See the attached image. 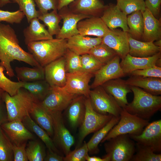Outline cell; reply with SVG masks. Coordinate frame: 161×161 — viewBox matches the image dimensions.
I'll return each instance as SVG.
<instances>
[{
	"label": "cell",
	"mask_w": 161,
	"mask_h": 161,
	"mask_svg": "<svg viewBox=\"0 0 161 161\" xmlns=\"http://www.w3.org/2000/svg\"><path fill=\"white\" fill-rule=\"evenodd\" d=\"M94 76L93 74L81 71L66 73V83L62 88L70 94L89 97L91 88L89 83Z\"/></svg>",
	"instance_id": "cell-12"
},
{
	"label": "cell",
	"mask_w": 161,
	"mask_h": 161,
	"mask_svg": "<svg viewBox=\"0 0 161 161\" xmlns=\"http://www.w3.org/2000/svg\"><path fill=\"white\" fill-rule=\"evenodd\" d=\"M38 17L32 19L29 25L23 30L24 41L26 45L32 42L38 41L53 38L45 26L41 23Z\"/></svg>",
	"instance_id": "cell-26"
},
{
	"label": "cell",
	"mask_w": 161,
	"mask_h": 161,
	"mask_svg": "<svg viewBox=\"0 0 161 161\" xmlns=\"http://www.w3.org/2000/svg\"><path fill=\"white\" fill-rule=\"evenodd\" d=\"M131 75L161 78V67L154 66L145 69L132 72Z\"/></svg>",
	"instance_id": "cell-47"
},
{
	"label": "cell",
	"mask_w": 161,
	"mask_h": 161,
	"mask_svg": "<svg viewBox=\"0 0 161 161\" xmlns=\"http://www.w3.org/2000/svg\"><path fill=\"white\" fill-rule=\"evenodd\" d=\"M12 3H16L18 5L19 10L26 17L29 23L33 18L38 17V11L36 8L34 0H10Z\"/></svg>",
	"instance_id": "cell-41"
},
{
	"label": "cell",
	"mask_w": 161,
	"mask_h": 161,
	"mask_svg": "<svg viewBox=\"0 0 161 161\" xmlns=\"http://www.w3.org/2000/svg\"><path fill=\"white\" fill-rule=\"evenodd\" d=\"M161 58V52L148 57L132 56L129 54L120 62V66L125 76L130 75L136 70L143 69L155 66L156 61Z\"/></svg>",
	"instance_id": "cell-19"
},
{
	"label": "cell",
	"mask_w": 161,
	"mask_h": 161,
	"mask_svg": "<svg viewBox=\"0 0 161 161\" xmlns=\"http://www.w3.org/2000/svg\"><path fill=\"white\" fill-rule=\"evenodd\" d=\"M27 143L18 145L13 144V161H28L26 150Z\"/></svg>",
	"instance_id": "cell-49"
},
{
	"label": "cell",
	"mask_w": 161,
	"mask_h": 161,
	"mask_svg": "<svg viewBox=\"0 0 161 161\" xmlns=\"http://www.w3.org/2000/svg\"><path fill=\"white\" fill-rule=\"evenodd\" d=\"M88 54L104 64L109 62L117 55L112 49L102 42L92 48Z\"/></svg>",
	"instance_id": "cell-36"
},
{
	"label": "cell",
	"mask_w": 161,
	"mask_h": 161,
	"mask_svg": "<svg viewBox=\"0 0 161 161\" xmlns=\"http://www.w3.org/2000/svg\"><path fill=\"white\" fill-rule=\"evenodd\" d=\"M12 3L10 0H0V7H3L7 4Z\"/></svg>",
	"instance_id": "cell-55"
},
{
	"label": "cell",
	"mask_w": 161,
	"mask_h": 161,
	"mask_svg": "<svg viewBox=\"0 0 161 161\" xmlns=\"http://www.w3.org/2000/svg\"><path fill=\"white\" fill-rule=\"evenodd\" d=\"M131 161H161V154L154 152L149 148L136 143L135 151Z\"/></svg>",
	"instance_id": "cell-37"
},
{
	"label": "cell",
	"mask_w": 161,
	"mask_h": 161,
	"mask_svg": "<svg viewBox=\"0 0 161 161\" xmlns=\"http://www.w3.org/2000/svg\"><path fill=\"white\" fill-rule=\"evenodd\" d=\"M45 80L50 86H64L66 72L64 56L49 63L44 67Z\"/></svg>",
	"instance_id": "cell-17"
},
{
	"label": "cell",
	"mask_w": 161,
	"mask_h": 161,
	"mask_svg": "<svg viewBox=\"0 0 161 161\" xmlns=\"http://www.w3.org/2000/svg\"><path fill=\"white\" fill-rule=\"evenodd\" d=\"M100 18L110 30L119 27L124 32H128L127 15L122 12L116 4H109L106 5Z\"/></svg>",
	"instance_id": "cell-18"
},
{
	"label": "cell",
	"mask_w": 161,
	"mask_h": 161,
	"mask_svg": "<svg viewBox=\"0 0 161 161\" xmlns=\"http://www.w3.org/2000/svg\"><path fill=\"white\" fill-rule=\"evenodd\" d=\"M64 57L66 73H72L80 71L81 55L67 48Z\"/></svg>",
	"instance_id": "cell-42"
},
{
	"label": "cell",
	"mask_w": 161,
	"mask_h": 161,
	"mask_svg": "<svg viewBox=\"0 0 161 161\" xmlns=\"http://www.w3.org/2000/svg\"><path fill=\"white\" fill-rule=\"evenodd\" d=\"M81 71L94 74L104 65L89 54L81 55Z\"/></svg>",
	"instance_id": "cell-44"
},
{
	"label": "cell",
	"mask_w": 161,
	"mask_h": 161,
	"mask_svg": "<svg viewBox=\"0 0 161 161\" xmlns=\"http://www.w3.org/2000/svg\"><path fill=\"white\" fill-rule=\"evenodd\" d=\"M86 160L87 161H108L106 158L103 157L101 158L95 156L91 157L88 154L86 157Z\"/></svg>",
	"instance_id": "cell-54"
},
{
	"label": "cell",
	"mask_w": 161,
	"mask_h": 161,
	"mask_svg": "<svg viewBox=\"0 0 161 161\" xmlns=\"http://www.w3.org/2000/svg\"><path fill=\"white\" fill-rule=\"evenodd\" d=\"M68 6L76 14L100 17L106 5L101 0H75Z\"/></svg>",
	"instance_id": "cell-20"
},
{
	"label": "cell",
	"mask_w": 161,
	"mask_h": 161,
	"mask_svg": "<svg viewBox=\"0 0 161 161\" xmlns=\"http://www.w3.org/2000/svg\"><path fill=\"white\" fill-rule=\"evenodd\" d=\"M13 143L0 126V161H13Z\"/></svg>",
	"instance_id": "cell-39"
},
{
	"label": "cell",
	"mask_w": 161,
	"mask_h": 161,
	"mask_svg": "<svg viewBox=\"0 0 161 161\" xmlns=\"http://www.w3.org/2000/svg\"><path fill=\"white\" fill-rule=\"evenodd\" d=\"M6 107L8 121L20 120L30 114L34 103L37 101L23 88L11 96L5 92L3 97Z\"/></svg>",
	"instance_id": "cell-4"
},
{
	"label": "cell",
	"mask_w": 161,
	"mask_h": 161,
	"mask_svg": "<svg viewBox=\"0 0 161 161\" xmlns=\"http://www.w3.org/2000/svg\"><path fill=\"white\" fill-rule=\"evenodd\" d=\"M22 121L30 131L35 134L45 144L47 149L58 153V150L53 140L47 133L35 122L30 114L24 117Z\"/></svg>",
	"instance_id": "cell-30"
},
{
	"label": "cell",
	"mask_w": 161,
	"mask_h": 161,
	"mask_svg": "<svg viewBox=\"0 0 161 161\" xmlns=\"http://www.w3.org/2000/svg\"><path fill=\"white\" fill-rule=\"evenodd\" d=\"M104 143L106 154L103 157L108 161H129L135 151L136 143L129 134L113 137Z\"/></svg>",
	"instance_id": "cell-5"
},
{
	"label": "cell",
	"mask_w": 161,
	"mask_h": 161,
	"mask_svg": "<svg viewBox=\"0 0 161 161\" xmlns=\"http://www.w3.org/2000/svg\"><path fill=\"white\" fill-rule=\"evenodd\" d=\"M58 11L63 20V25L55 38L68 39L79 34L77 28L78 22L91 16L74 13L69 9L68 6H65Z\"/></svg>",
	"instance_id": "cell-13"
},
{
	"label": "cell",
	"mask_w": 161,
	"mask_h": 161,
	"mask_svg": "<svg viewBox=\"0 0 161 161\" xmlns=\"http://www.w3.org/2000/svg\"><path fill=\"white\" fill-rule=\"evenodd\" d=\"M129 135L136 143L149 148L155 153H160L161 119L149 123L139 135Z\"/></svg>",
	"instance_id": "cell-9"
},
{
	"label": "cell",
	"mask_w": 161,
	"mask_h": 161,
	"mask_svg": "<svg viewBox=\"0 0 161 161\" xmlns=\"http://www.w3.org/2000/svg\"><path fill=\"white\" fill-rule=\"evenodd\" d=\"M116 5L126 15L137 11H144L146 7L144 0H116Z\"/></svg>",
	"instance_id": "cell-40"
},
{
	"label": "cell",
	"mask_w": 161,
	"mask_h": 161,
	"mask_svg": "<svg viewBox=\"0 0 161 161\" xmlns=\"http://www.w3.org/2000/svg\"><path fill=\"white\" fill-rule=\"evenodd\" d=\"M5 91L0 87V102L3 100V97Z\"/></svg>",
	"instance_id": "cell-56"
},
{
	"label": "cell",
	"mask_w": 161,
	"mask_h": 161,
	"mask_svg": "<svg viewBox=\"0 0 161 161\" xmlns=\"http://www.w3.org/2000/svg\"><path fill=\"white\" fill-rule=\"evenodd\" d=\"M102 38H92L78 34L67 39L66 45L68 49L81 55L88 54L92 48L102 42Z\"/></svg>",
	"instance_id": "cell-23"
},
{
	"label": "cell",
	"mask_w": 161,
	"mask_h": 161,
	"mask_svg": "<svg viewBox=\"0 0 161 161\" xmlns=\"http://www.w3.org/2000/svg\"><path fill=\"white\" fill-rule=\"evenodd\" d=\"M64 157L52 150L48 149L44 159V161H63Z\"/></svg>",
	"instance_id": "cell-51"
},
{
	"label": "cell",
	"mask_w": 161,
	"mask_h": 161,
	"mask_svg": "<svg viewBox=\"0 0 161 161\" xmlns=\"http://www.w3.org/2000/svg\"><path fill=\"white\" fill-rule=\"evenodd\" d=\"M77 96L67 92L62 87L50 86L47 95L40 103L48 112H62Z\"/></svg>",
	"instance_id": "cell-11"
},
{
	"label": "cell",
	"mask_w": 161,
	"mask_h": 161,
	"mask_svg": "<svg viewBox=\"0 0 161 161\" xmlns=\"http://www.w3.org/2000/svg\"><path fill=\"white\" fill-rule=\"evenodd\" d=\"M5 70V68L0 65V87L11 96H13L22 87L23 82L10 80L4 75V72Z\"/></svg>",
	"instance_id": "cell-43"
},
{
	"label": "cell",
	"mask_w": 161,
	"mask_h": 161,
	"mask_svg": "<svg viewBox=\"0 0 161 161\" xmlns=\"http://www.w3.org/2000/svg\"><path fill=\"white\" fill-rule=\"evenodd\" d=\"M22 88L30 93L38 101L41 102L47 95L50 86L45 80L23 82Z\"/></svg>",
	"instance_id": "cell-35"
},
{
	"label": "cell",
	"mask_w": 161,
	"mask_h": 161,
	"mask_svg": "<svg viewBox=\"0 0 161 161\" xmlns=\"http://www.w3.org/2000/svg\"><path fill=\"white\" fill-rule=\"evenodd\" d=\"M120 116H113L110 120L101 128L95 132L89 142L86 143L89 152L96 154L99 152V144L107 135L110 131L118 122Z\"/></svg>",
	"instance_id": "cell-31"
},
{
	"label": "cell",
	"mask_w": 161,
	"mask_h": 161,
	"mask_svg": "<svg viewBox=\"0 0 161 161\" xmlns=\"http://www.w3.org/2000/svg\"><path fill=\"white\" fill-rule=\"evenodd\" d=\"M134 95L132 101L124 109L139 117L149 120L161 108V96L152 95L142 89L130 86Z\"/></svg>",
	"instance_id": "cell-3"
},
{
	"label": "cell",
	"mask_w": 161,
	"mask_h": 161,
	"mask_svg": "<svg viewBox=\"0 0 161 161\" xmlns=\"http://www.w3.org/2000/svg\"><path fill=\"white\" fill-rule=\"evenodd\" d=\"M83 145L78 148L70 151L64 157V161H85L88 155L89 149L86 143L84 141Z\"/></svg>",
	"instance_id": "cell-46"
},
{
	"label": "cell",
	"mask_w": 161,
	"mask_h": 161,
	"mask_svg": "<svg viewBox=\"0 0 161 161\" xmlns=\"http://www.w3.org/2000/svg\"><path fill=\"white\" fill-rule=\"evenodd\" d=\"M85 115L80 126L75 148L81 146L84 139L87 135L101 128L114 116L109 114H102L96 112L92 106L89 97L85 98Z\"/></svg>",
	"instance_id": "cell-7"
},
{
	"label": "cell",
	"mask_w": 161,
	"mask_h": 161,
	"mask_svg": "<svg viewBox=\"0 0 161 161\" xmlns=\"http://www.w3.org/2000/svg\"><path fill=\"white\" fill-rule=\"evenodd\" d=\"M67 39L54 38L32 42L27 45L30 53L42 67L64 55L67 49Z\"/></svg>",
	"instance_id": "cell-2"
},
{
	"label": "cell",
	"mask_w": 161,
	"mask_h": 161,
	"mask_svg": "<svg viewBox=\"0 0 161 161\" xmlns=\"http://www.w3.org/2000/svg\"><path fill=\"white\" fill-rule=\"evenodd\" d=\"M25 16L19 10L14 11L0 10V22L5 21L12 24H20Z\"/></svg>",
	"instance_id": "cell-45"
},
{
	"label": "cell",
	"mask_w": 161,
	"mask_h": 161,
	"mask_svg": "<svg viewBox=\"0 0 161 161\" xmlns=\"http://www.w3.org/2000/svg\"><path fill=\"white\" fill-rule=\"evenodd\" d=\"M15 60L33 67L41 66L31 54L20 46L14 30L9 24L0 22V65L5 68L10 77L15 75L11 65V62Z\"/></svg>",
	"instance_id": "cell-1"
},
{
	"label": "cell",
	"mask_w": 161,
	"mask_h": 161,
	"mask_svg": "<svg viewBox=\"0 0 161 161\" xmlns=\"http://www.w3.org/2000/svg\"><path fill=\"white\" fill-rule=\"evenodd\" d=\"M77 28L80 35L102 38L109 30L100 17L92 16L80 21Z\"/></svg>",
	"instance_id": "cell-21"
},
{
	"label": "cell",
	"mask_w": 161,
	"mask_h": 161,
	"mask_svg": "<svg viewBox=\"0 0 161 161\" xmlns=\"http://www.w3.org/2000/svg\"><path fill=\"white\" fill-rule=\"evenodd\" d=\"M120 59L117 55L95 73L94 81L90 86L91 89L101 86L110 80L125 76L120 66Z\"/></svg>",
	"instance_id": "cell-14"
},
{
	"label": "cell",
	"mask_w": 161,
	"mask_h": 161,
	"mask_svg": "<svg viewBox=\"0 0 161 161\" xmlns=\"http://www.w3.org/2000/svg\"><path fill=\"white\" fill-rule=\"evenodd\" d=\"M128 32L118 29H109L102 38V43L112 49L123 59L129 50Z\"/></svg>",
	"instance_id": "cell-15"
},
{
	"label": "cell",
	"mask_w": 161,
	"mask_h": 161,
	"mask_svg": "<svg viewBox=\"0 0 161 161\" xmlns=\"http://www.w3.org/2000/svg\"><path fill=\"white\" fill-rule=\"evenodd\" d=\"M104 90L112 95L122 108L128 103L127 95L132 92L130 86L120 78L109 80L101 85Z\"/></svg>",
	"instance_id": "cell-22"
},
{
	"label": "cell",
	"mask_w": 161,
	"mask_h": 161,
	"mask_svg": "<svg viewBox=\"0 0 161 161\" xmlns=\"http://www.w3.org/2000/svg\"><path fill=\"white\" fill-rule=\"evenodd\" d=\"M1 127L13 144L19 145L34 139V135L21 121H7Z\"/></svg>",
	"instance_id": "cell-16"
},
{
	"label": "cell",
	"mask_w": 161,
	"mask_h": 161,
	"mask_svg": "<svg viewBox=\"0 0 161 161\" xmlns=\"http://www.w3.org/2000/svg\"><path fill=\"white\" fill-rule=\"evenodd\" d=\"M34 1L40 13H46L51 10H57V0H34Z\"/></svg>",
	"instance_id": "cell-48"
},
{
	"label": "cell",
	"mask_w": 161,
	"mask_h": 161,
	"mask_svg": "<svg viewBox=\"0 0 161 161\" xmlns=\"http://www.w3.org/2000/svg\"><path fill=\"white\" fill-rule=\"evenodd\" d=\"M8 121L5 104L2 100L0 102V126L3 123Z\"/></svg>",
	"instance_id": "cell-52"
},
{
	"label": "cell",
	"mask_w": 161,
	"mask_h": 161,
	"mask_svg": "<svg viewBox=\"0 0 161 161\" xmlns=\"http://www.w3.org/2000/svg\"><path fill=\"white\" fill-rule=\"evenodd\" d=\"M127 24L129 35L138 40L142 38L143 29V19L142 12L135 11L127 16Z\"/></svg>",
	"instance_id": "cell-33"
},
{
	"label": "cell",
	"mask_w": 161,
	"mask_h": 161,
	"mask_svg": "<svg viewBox=\"0 0 161 161\" xmlns=\"http://www.w3.org/2000/svg\"><path fill=\"white\" fill-rule=\"evenodd\" d=\"M58 11L62 7L68 6L70 3L75 0H57Z\"/></svg>",
	"instance_id": "cell-53"
},
{
	"label": "cell",
	"mask_w": 161,
	"mask_h": 161,
	"mask_svg": "<svg viewBox=\"0 0 161 161\" xmlns=\"http://www.w3.org/2000/svg\"><path fill=\"white\" fill-rule=\"evenodd\" d=\"M61 112H48L52 120L53 141L66 156L71 151L70 148L74 143L75 140L65 125Z\"/></svg>",
	"instance_id": "cell-10"
},
{
	"label": "cell",
	"mask_w": 161,
	"mask_h": 161,
	"mask_svg": "<svg viewBox=\"0 0 161 161\" xmlns=\"http://www.w3.org/2000/svg\"><path fill=\"white\" fill-rule=\"evenodd\" d=\"M125 81L128 85L140 88L152 95L161 94V78L131 75Z\"/></svg>",
	"instance_id": "cell-27"
},
{
	"label": "cell",
	"mask_w": 161,
	"mask_h": 161,
	"mask_svg": "<svg viewBox=\"0 0 161 161\" xmlns=\"http://www.w3.org/2000/svg\"><path fill=\"white\" fill-rule=\"evenodd\" d=\"M143 19V29L142 39L143 41H154L161 39L160 21L146 8L142 12Z\"/></svg>",
	"instance_id": "cell-24"
},
{
	"label": "cell",
	"mask_w": 161,
	"mask_h": 161,
	"mask_svg": "<svg viewBox=\"0 0 161 161\" xmlns=\"http://www.w3.org/2000/svg\"><path fill=\"white\" fill-rule=\"evenodd\" d=\"M155 65L157 66L161 67V58H158L156 61Z\"/></svg>",
	"instance_id": "cell-58"
},
{
	"label": "cell",
	"mask_w": 161,
	"mask_h": 161,
	"mask_svg": "<svg viewBox=\"0 0 161 161\" xmlns=\"http://www.w3.org/2000/svg\"><path fill=\"white\" fill-rule=\"evenodd\" d=\"M149 120L144 119L131 114L123 108L120 114L119 121L110 131L101 143H104L119 135H139L149 123Z\"/></svg>",
	"instance_id": "cell-6"
},
{
	"label": "cell",
	"mask_w": 161,
	"mask_h": 161,
	"mask_svg": "<svg viewBox=\"0 0 161 161\" xmlns=\"http://www.w3.org/2000/svg\"><path fill=\"white\" fill-rule=\"evenodd\" d=\"M129 54L137 57H148L161 52V47L156 46L152 42H145L136 40L129 34Z\"/></svg>",
	"instance_id": "cell-28"
},
{
	"label": "cell",
	"mask_w": 161,
	"mask_h": 161,
	"mask_svg": "<svg viewBox=\"0 0 161 161\" xmlns=\"http://www.w3.org/2000/svg\"><path fill=\"white\" fill-rule=\"evenodd\" d=\"M83 95L75 97L69 104L66 110V116L70 127L75 129L80 126L86 111L85 99Z\"/></svg>",
	"instance_id": "cell-25"
},
{
	"label": "cell",
	"mask_w": 161,
	"mask_h": 161,
	"mask_svg": "<svg viewBox=\"0 0 161 161\" xmlns=\"http://www.w3.org/2000/svg\"><path fill=\"white\" fill-rule=\"evenodd\" d=\"M89 98L92 108L97 112L102 114L120 116L123 108L101 85L90 90Z\"/></svg>",
	"instance_id": "cell-8"
},
{
	"label": "cell",
	"mask_w": 161,
	"mask_h": 161,
	"mask_svg": "<svg viewBox=\"0 0 161 161\" xmlns=\"http://www.w3.org/2000/svg\"><path fill=\"white\" fill-rule=\"evenodd\" d=\"M144 1L146 8L157 19L160 14L161 0H145Z\"/></svg>",
	"instance_id": "cell-50"
},
{
	"label": "cell",
	"mask_w": 161,
	"mask_h": 161,
	"mask_svg": "<svg viewBox=\"0 0 161 161\" xmlns=\"http://www.w3.org/2000/svg\"><path fill=\"white\" fill-rule=\"evenodd\" d=\"M58 11L55 10L50 12L41 13L38 12V18L43 22L47 27L48 31L52 36L57 35L61 28L59 23L62 18Z\"/></svg>",
	"instance_id": "cell-34"
},
{
	"label": "cell",
	"mask_w": 161,
	"mask_h": 161,
	"mask_svg": "<svg viewBox=\"0 0 161 161\" xmlns=\"http://www.w3.org/2000/svg\"><path fill=\"white\" fill-rule=\"evenodd\" d=\"M35 122L51 137L53 136L52 120L50 114L43 107L40 102H35L30 114Z\"/></svg>",
	"instance_id": "cell-29"
},
{
	"label": "cell",
	"mask_w": 161,
	"mask_h": 161,
	"mask_svg": "<svg viewBox=\"0 0 161 161\" xmlns=\"http://www.w3.org/2000/svg\"><path fill=\"white\" fill-rule=\"evenodd\" d=\"M154 44L156 46L161 47V40L159 39V40L155 41V42H153Z\"/></svg>",
	"instance_id": "cell-57"
},
{
	"label": "cell",
	"mask_w": 161,
	"mask_h": 161,
	"mask_svg": "<svg viewBox=\"0 0 161 161\" xmlns=\"http://www.w3.org/2000/svg\"><path fill=\"white\" fill-rule=\"evenodd\" d=\"M26 150L28 161H44L46 153L44 146L39 142L34 139L29 140Z\"/></svg>",
	"instance_id": "cell-38"
},
{
	"label": "cell",
	"mask_w": 161,
	"mask_h": 161,
	"mask_svg": "<svg viewBox=\"0 0 161 161\" xmlns=\"http://www.w3.org/2000/svg\"><path fill=\"white\" fill-rule=\"evenodd\" d=\"M15 70L18 81L29 82L45 79L44 68L41 66L16 67Z\"/></svg>",
	"instance_id": "cell-32"
}]
</instances>
